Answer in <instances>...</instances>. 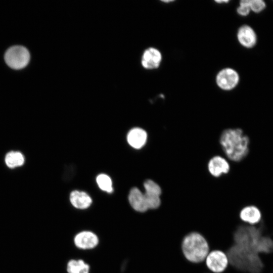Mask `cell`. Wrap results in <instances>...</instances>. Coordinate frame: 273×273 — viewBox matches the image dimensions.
Here are the masks:
<instances>
[{
	"label": "cell",
	"instance_id": "1",
	"mask_svg": "<svg viewBox=\"0 0 273 273\" xmlns=\"http://www.w3.org/2000/svg\"><path fill=\"white\" fill-rule=\"evenodd\" d=\"M219 143L227 157L232 161L240 162L249 153L250 138L241 128L224 130L220 135Z\"/></svg>",
	"mask_w": 273,
	"mask_h": 273
},
{
	"label": "cell",
	"instance_id": "2",
	"mask_svg": "<svg viewBox=\"0 0 273 273\" xmlns=\"http://www.w3.org/2000/svg\"><path fill=\"white\" fill-rule=\"evenodd\" d=\"M181 250L185 259L192 263L204 262L210 247L205 238L200 233L192 232L184 236Z\"/></svg>",
	"mask_w": 273,
	"mask_h": 273
},
{
	"label": "cell",
	"instance_id": "3",
	"mask_svg": "<svg viewBox=\"0 0 273 273\" xmlns=\"http://www.w3.org/2000/svg\"><path fill=\"white\" fill-rule=\"evenodd\" d=\"M30 54L24 47L13 46L6 52L5 60L7 64L12 68L19 69L25 67L29 62Z\"/></svg>",
	"mask_w": 273,
	"mask_h": 273
},
{
	"label": "cell",
	"instance_id": "4",
	"mask_svg": "<svg viewBox=\"0 0 273 273\" xmlns=\"http://www.w3.org/2000/svg\"><path fill=\"white\" fill-rule=\"evenodd\" d=\"M204 263L211 273H222L230 264L226 253L217 249L209 251Z\"/></svg>",
	"mask_w": 273,
	"mask_h": 273
},
{
	"label": "cell",
	"instance_id": "5",
	"mask_svg": "<svg viewBox=\"0 0 273 273\" xmlns=\"http://www.w3.org/2000/svg\"><path fill=\"white\" fill-rule=\"evenodd\" d=\"M239 79V74L235 70L226 68L219 72L216 82L219 88L228 90L234 88L238 85Z\"/></svg>",
	"mask_w": 273,
	"mask_h": 273
},
{
	"label": "cell",
	"instance_id": "6",
	"mask_svg": "<svg viewBox=\"0 0 273 273\" xmlns=\"http://www.w3.org/2000/svg\"><path fill=\"white\" fill-rule=\"evenodd\" d=\"M262 216L261 209L254 204H248L243 206L239 212L240 220L243 223L251 226L259 224Z\"/></svg>",
	"mask_w": 273,
	"mask_h": 273
},
{
	"label": "cell",
	"instance_id": "7",
	"mask_svg": "<svg viewBox=\"0 0 273 273\" xmlns=\"http://www.w3.org/2000/svg\"><path fill=\"white\" fill-rule=\"evenodd\" d=\"M75 246L81 249H91L97 246L99 239L90 231H83L77 234L74 239Z\"/></svg>",
	"mask_w": 273,
	"mask_h": 273
},
{
	"label": "cell",
	"instance_id": "8",
	"mask_svg": "<svg viewBox=\"0 0 273 273\" xmlns=\"http://www.w3.org/2000/svg\"><path fill=\"white\" fill-rule=\"evenodd\" d=\"M162 61L160 52L154 48H149L144 52L141 60L142 66L147 69L157 68Z\"/></svg>",
	"mask_w": 273,
	"mask_h": 273
},
{
	"label": "cell",
	"instance_id": "9",
	"mask_svg": "<svg viewBox=\"0 0 273 273\" xmlns=\"http://www.w3.org/2000/svg\"><path fill=\"white\" fill-rule=\"evenodd\" d=\"M239 43L246 48H252L256 43L257 35L253 29L249 25L240 27L237 32Z\"/></svg>",
	"mask_w": 273,
	"mask_h": 273
},
{
	"label": "cell",
	"instance_id": "10",
	"mask_svg": "<svg viewBox=\"0 0 273 273\" xmlns=\"http://www.w3.org/2000/svg\"><path fill=\"white\" fill-rule=\"evenodd\" d=\"M208 169L212 176L219 177L223 174L228 173L230 166L225 159L220 156H215L209 160Z\"/></svg>",
	"mask_w": 273,
	"mask_h": 273
},
{
	"label": "cell",
	"instance_id": "11",
	"mask_svg": "<svg viewBox=\"0 0 273 273\" xmlns=\"http://www.w3.org/2000/svg\"><path fill=\"white\" fill-rule=\"evenodd\" d=\"M128 200L131 206L135 211L140 213L149 211L144 193L137 188H133L130 190Z\"/></svg>",
	"mask_w": 273,
	"mask_h": 273
},
{
	"label": "cell",
	"instance_id": "12",
	"mask_svg": "<svg viewBox=\"0 0 273 273\" xmlns=\"http://www.w3.org/2000/svg\"><path fill=\"white\" fill-rule=\"evenodd\" d=\"M128 144L133 148L139 149L146 144L147 140L146 131L139 127L131 129L127 136Z\"/></svg>",
	"mask_w": 273,
	"mask_h": 273
},
{
	"label": "cell",
	"instance_id": "13",
	"mask_svg": "<svg viewBox=\"0 0 273 273\" xmlns=\"http://www.w3.org/2000/svg\"><path fill=\"white\" fill-rule=\"evenodd\" d=\"M70 201L74 207L79 209L88 208L92 203V200L87 194L78 191H74L71 193Z\"/></svg>",
	"mask_w": 273,
	"mask_h": 273
},
{
	"label": "cell",
	"instance_id": "14",
	"mask_svg": "<svg viewBox=\"0 0 273 273\" xmlns=\"http://www.w3.org/2000/svg\"><path fill=\"white\" fill-rule=\"evenodd\" d=\"M7 166L11 168L21 166L24 163L23 155L18 151H11L8 153L5 158Z\"/></svg>",
	"mask_w": 273,
	"mask_h": 273
},
{
	"label": "cell",
	"instance_id": "15",
	"mask_svg": "<svg viewBox=\"0 0 273 273\" xmlns=\"http://www.w3.org/2000/svg\"><path fill=\"white\" fill-rule=\"evenodd\" d=\"M67 271L68 273H89V266L82 260L72 259L67 263Z\"/></svg>",
	"mask_w": 273,
	"mask_h": 273
},
{
	"label": "cell",
	"instance_id": "16",
	"mask_svg": "<svg viewBox=\"0 0 273 273\" xmlns=\"http://www.w3.org/2000/svg\"><path fill=\"white\" fill-rule=\"evenodd\" d=\"M145 193L146 195L154 196L161 197L162 193L159 185L151 179H147L144 183Z\"/></svg>",
	"mask_w": 273,
	"mask_h": 273
},
{
	"label": "cell",
	"instance_id": "17",
	"mask_svg": "<svg viewBox=\"0 0 273 273\" xmlns=\"http://www.w3.org/2000/svg\"><path fill=\"white\" fill-rule=\"evenodd\" d=\"M96 180L100 189L108 193L113 192L112 181L108 175L105 174H99L97 177Z\"/></svg>",
	"mask_w": 273,
	"mask_h": 273
},
{
	"label": "cell",
	"instance_id": "18",
	"mask_svg": "<svg viewBox=\"0 0 273 273\" xmlns=\"http://www.w3.org/2000/svg\"><path fill=\"white\" fill-rule=\"evenodd\" d=\"M249 6L251 11L259 13L266 8V4L262 0H250Z\"/></svg>",
	"mask_w": 273,
	"mask_h": 273
},
{
	"label": "cell",
	"instance_id": "19",
	"mask_svg": "<svg viewBox=\"0 0 273 273\" xmlns=\"http://www.w3.org/2000/svg\"><path fill=\"white\" fill-rule=\"evenodd\" d=\"M250 0H242L237 9V13L242 16H247L251 11L249 6Z\"/></svg>",
	"mask_w": 273,
	"mask_h": 273
},
{
	"label": "cell",
	"instance_id": "20",
	"mask_svg": "<svg viewBox=\"0 0 273 273\" xmlns=\"http://www.w3.org/2000/svg\"><path fill=\"white\" fill-rule=\"evenodd\" d=\"M215 2H216V3H226L229 2V1H225V0H223V1H215Z\"/></svg>",
	"mask_w": 273,
	"mask_h": 273
},
{
	"label": "cell",
	"instance_id": "21",
	"mask_svg": "<svg viewBox=\"0 0 273 273\" xmlns=\"http://www.w3.org/2000/svg\"><path fill=\"white\" fill-rule=\"evenodd\" d=\"M165 3H169V2H172V1H163Z\"/></svg>",
	"mask_w": 273,
	"mask_h": 273
}]
</instances>
